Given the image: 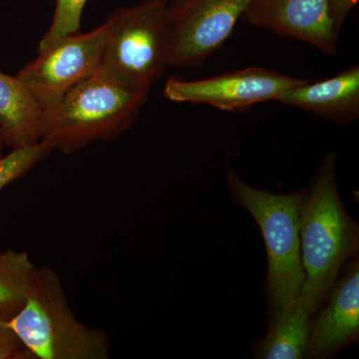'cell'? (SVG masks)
<instances>
[{"label": "cell", "mask_w": 359, "mask_h": 359, "mask_svg": "<svg viewBox=\"0 0 359 359\" xmlns=\"http://www.w3.org/2000/svg\"><path fill=\"white\" fill-rule=\"evenodd\" d=\"M167 0H143L112 14L101 66L125 83L150 91L168 67Z\"/></svg>", "instance_id": "cell-5"}, {"label": "cell", "mask_w": 359, "mask_h": 359, "mask_svg": "<svg viewBox=\"0 0 359 359\" xmlns=\"http://www.w3.org/2000/svg\"><path fill=\"white\" fill-rule=\"evenodd\" d=\"M304 81L276 71L249 67L200 80L170 78L164 94L173 102L202 104L235 112L259 103L278 102L283 94Z\"/></svg>", "instance_id": "cell-8"}, {"label": "cell", "mask_w": 359, "mask_h": 359, "mask_svg": "<svg viewBox=\"0 0 359 359\" xmlns=\"http://www.w3.org/2000/svg\"><path fill=\"white\" fill-rule=\"evenodd\" d=\"M359 0H327L328 11L334 23L335 30L340 33L347 16L358 6Z\"/></svg>", "instance_id": "cell-18"}, {"label": "cell", "mask_w": 359, "mask_h": 359, "mask_svg": "<svg viewBox=\"0 0 359 359\" xmlns=\"http://www.w3.org/2000/svg\"><path fill=\"white\" fill-rule=\"evenodd\" d=\"M149 90L125 83L100 65L44 111L41 141L53 151L73 154L97 141H110L133 126Z\"/></svg>", "instance_id": "cell-2"}, {"label": "cell", "mask_w": 359, "mask_h": 359, "mask_svg": "<svg viewBox=\"0 0 359 359\" xmlns=\"http://www.w3.org/2000/svg\"><path fill=\"white\" fill-rule=\"evenodd\" d=\"M7 320L0 316V359H32L9 327Z\"/></svg>", "instance_id": "cell-17"}, {"label": "cell", "mask_w": 359, "mask_h": 359, "mask_svg": "<svg viewBox=\"0 0 359 359\" xmlns=\"http://www.w3.org/2000/svg\"><path fill=\"white\" fill-rule=\"evenodd\" d=\"M302 264L299 301L313 316L347 262L358 256L359 226L347 212L337 181V157L328 153L306 188L299 214Z\"/></svg>", "instance_id": "cell-1"}, {"label": "cell", "mask_w": 359, "mask_h": 359, "mask_svg": "<svg viewBox=\"0 0 359 359\" xmlns=\"http://www.w3.org/2000/svg\"><path fill=\"white\" fill-rule=\"evenodd\" d=\"M311 314L299 299L269 321L266 337L252 347L254 358L259 359H302L308 353Z\"/></svg>", "instance_id": "cell-13"}, {"label": "cell", "mask_w": 359, "mask_h": 359, "mask_svg": "<svg viewBox=\"0 0 359 359\" xmlns=\"http://www.w3.org/2000/svg\"><path fill=\"white\" fill-rule=\"evenodd\" d=\"M112 18L91 32L72 33L42 51L15 75L44 111L60 102L69 90L93 74L102 63Z\"/></svg>", "instance_id": "cell-6"}, {"label": "cell", "mask_w": 359, "mask_h": 359, "mask_svg": "<svg viewBox=\"0 0 359 359\" xmlns=\"http://www.w3.org/2000/svg\"><path fill=\"white\" fill-rule=\"evenodd\" d=\"M7 323L32 359L109 358V337L78 320L49 266L39 268L25 304Z\"/></svg>", "instance_id": "cell-4"}, {"label": "cell", "mask_w": 359, "mask_h": 359, "mask_svg": "<svg viewBox=\"0 0 359 359\" xmlns=\"http://www.w3.org/2000/svg\"><path fill=\"white\" fill-rule=\"evenodd\" d=\"M39 268L25 250L0 252V316L13 318L22 308Z\"/></svg>", "instance_id": "cell-14"}, {"label": "cell", "mask_w": 359, "mask_h": 359, "mask_svg": "<svg viewBox=\"0 0 359 359\" xmlns=\"http://www.w3.org/2000/svg\"><path fill=\"white\" fill-rule=\"evenodd\" d=\"M342 269L328 292L325 309L311 316L306 358H330L358 341V257H353Z\"/></svg>", "instance_id": "cell-10"}, {"label": "cell", "mask_w": 359, "mask_h": 359, "mask_svg": "<svg viewBox=\"0 0 359 359\" xmlns=\"http://www.w3.org/2000/svg\"><path fill=\"white\" fill-rule=\"evenodd\" d=\"M241 20L334 55L339 34L327 0H249Z\"/></svg>", "instance_id": "cell-9"}, {"label": "cell", "mask_w": 359, "mask_h": 359, "mask_svg": "<svg viewBox=\"0 0 359 359\" xmlns=\"http://www.w3.org/2000/svg\"><path fill=\"white\" fill-rule=\"evenodd\" d=\"M233 199L255 219L263 235L268 257L266 302L269 321L299 299L304 273L302 264L299 214L306 189L275 194L254 188L233 170L226 172Z\"/></svg>", "instance_id": "cell-3"}, {"label": "cell", "mask_w": 359, "mask_h": 359, "mask_svg": "<svg viewBox=\"0 0 359 359\" xmlns=\"http://www.w3.org/2000/svg\"><path fill=\"white\" fill-rule=\"evenodd\" d=\"M249 0H169L168 67H199L230 37Z\"/></svg>", "instance_id": "cell-7"}, {"label": "cell", "mask_w": 359, "mask_h": 359, "mask_svg": "<svg viewBox=\"0 0 359 359\" xmlns=\"http://www.w3.org/2000/svg\"><path fill=\"white\" fill-rule=\"evenodd\" d=\"M88 0H56L50 27L40 40L37 52L42 51L59 39L79 32L82 13Z\"/></svg>", "instance_id": "cell-16"}, {"label": "cell", "mask_w": 359, "mask_h": 359, "mask_svg": "<svg viewBox=\"0 0 359 359\" xmlns=\"http://www.w3.org/2000/svg\"><path fill=\"white\" fill-rule=\"evenodd\" d=\"M44 110L22 82L0 71V131L6 147H26L41 141Z\"/></svg>", "instance_id": "cell-12"}, {"label": "cell", "mask_w": 359, "mask_h": 359, "mask_svg": "<svg viewBox=\"0 0 359 359\" xmlns=\"http://www.w3.org/2000/svg\"><path fill=\"white\" fill-rule=\"evenodd\" d=\"M51 152L43 141L26 147L11 149L9 154L0 158V191L27 174Z\"/></svg>", "instance_id": "cell-15"}, {"label": "cell", "mask_w": 359, "mask_h": 359, "mask_svg": "<svg viewBox=\"0 0 359 359\" xmlns=\"http://www.w3.org/2000/svg\"><path fill=\"white\" fill-rule=\"evenodd\" d=\"M168 2H169V0H167Z\"/></svg>", "instance_id": "cell-20"}, {"label": "cell", "mask_w": 359, "mask_h": 359, "mask_svg": "<svg viewBox=\"0 0 359 359\" xmlns=\"http://www.w3.org/2000/svg\"><path fill=\"white\" fill-rule=\"evenodd\" d=\"M278 102L339 125L356 121L359 117V66L320 81L306 79L283 94Z\"/></svg>", "instance_id": "cell-11"}, {"label": "cell", "mask_w": 359, "mask_h": 359, "mask_svg": "<svg viewBox=\"0 0 359 359\" xmlns=\"http://www.w3.org/2000/svg\"><path fill=\"white\" fill-rule=\"evenodd\" d=\"M4 147H6V144H4V136H2L1 131H0V158L4 156Z\"/></svg>", "instance_id": "cell-19"}]
</instances>
